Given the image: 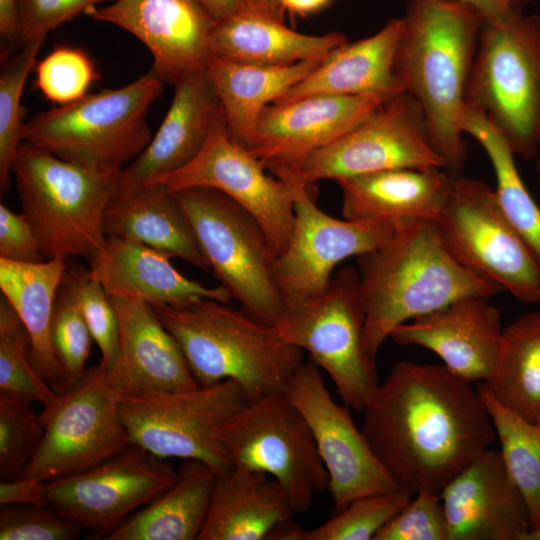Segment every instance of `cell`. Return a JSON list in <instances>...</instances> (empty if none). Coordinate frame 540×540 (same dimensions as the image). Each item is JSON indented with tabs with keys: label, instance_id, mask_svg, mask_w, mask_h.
<instances>
[{
	"label": "cell",
	"instance_id": "11",
	"mask_svg": "<svg viewBox=\"0 0 540 540\" xmlns=\"http://www.w3.org/2000/svg\"><path fill=\"white\" fill-rule=\"evenodd\" d=\"M248 402L227 379L184 391L122 393L119 409L131 444L164 459L202 461L219 474L231 466L220 431Z\"/></svg>",
	"mask_w": 540,
	"mask_h": 540
},
{
	"label": "cell",
	"instance_id": "40",
	"mask_svg": "<svg viewBox=\"0 0 540 540\" xmlns=\"http://www.w3.org/2000/svg\"><path fill=\"white\" fill-rule=\"evenodd\" d=\"M45 38L31 40L4 68L0 75V188L9 186L16 154L24 142L21 98L30 71L35 67L37 54Z\"/></svg>",
	"mask_w": 540,
	"mask_h": 540
},
{
	"label": "cell",
	"instance_id": "2",
	"mask_svg": "<svg viewBox=\"0 0 540 540\" xmlns=\"http://www.w3.org/2000/svg\"><path fill=\"white\" fill-rule=\"evenodd\" d=\"M402 18L395 72L424 111L444 170L460 175L467 159L465 92L482 18L454 0H408Z\"/></svg>",
	"mask_w": 540,
	"mask_h": 540
},
{
	"label": "cell",
	"instance_id": "29",
	"mask_svg": "<svg viewBox=\"0 0 540 540\" xmlns=\"http://www.w3.org/2000/svg\"><path fill=\"white\" fill-rule=\"evenodd\" d=\"M104 231L107 238L135 240L210 270L175 194L163 183L121 185L107 205Z\"/></svg>",
	"mask_w": 540,
	"mask_h": 540
},
{
	"label": "cell",
	"instance_id": "42",
	"mask_svg": "<svg viewBox=\"0 0 540 540\" xmlns=\"http://www.w3.org/2000/svg\"><path fill=\"white\" fill-rule=\"evenodd\" d=\"M64 278L100 350L99 365L109 371L116 363L119 348L118 319L110 297L89 269L81 266L67 268Z\"/></svg>",
	"mask_w": 540,
	"mask_h": 540
},
{
	"label": "cell",
	"instance_id": "49",
	"mask_svg": "<svg viewBox=\"0 0 540 540\" xmlns=\"http://www.w3.org/2000/svg\"><path fill=\"white\" fill-rule=\"evenodd\" d=\"M474 9L482 18L492 19L524 9L533 0H454Z\"/></svg>",
	"mask_w": 540,
	"mask_h": 540
},
{
	"label": "cell",
	"instance_id": "28",
	"mask_svg": "<svg viewBox=\"0 0 540 540\" xmlns=\"http://www.w3.org/2000/svg\"><path fill=\"white\" fill-rule=\"evenodd\" d=\"M295 513L283 487L268 474L231 465L217 475L197 540H264Z\"/></svg>",
	"mask_w": 540,
	"mask_h": 540
},
{
	"label": "cell",
	"instance_id": "31",
	"mask_svg": "<svg viewBox=\"0 0 540 540\" xmlns=\"http://www.w3.org/2000/svg\"><path fill=\"white\" fill-rule=\"evenodd\" d=\"M66 270L62 259L23 263L0 258L2 297L28 331L34 367L56 392L64 391L66 383L51 345L50 325Z\"/></svg>",
	"mask_w": 540,
	"mask_h": 540
},
{
	"label": "cell",
	"instance_id": "54",
	"mask_svg": "<svg viewBox=\"0 0 540 540\" xmlns=\"http://www.w3.org/2000/svg\"><path fill=\"white\" fill-rule=\"evenodd\" d=\"M524 540H540V527L536 530L530 531Z\"/></svg>",
	"mask_w": 540,
	"mask_h": 540
},
{
	"label": "cell",
	"instance_id": "50",
	"mask_svg": "<svg viewBox=\"0 0 540 540\" xmlns=\"http://www.w3.org/2000/svg\"><path fill=\"white\" fill-rule=\"evenodd\" d=\"M0 34L6 41H18V0H0Z\"/></svg>",
	"mask_w": 540,
	"mask_h": 540
},
{
	"label": "cell",
	"instance_id": "14",
	"mask_svg": "<svg viewBox=\"0 0 540 540\" xmlns=\"http://www.w3.org/2000/svg\"><path fill=\"white\" fill-rule=\"evenodd\" d=\"M122 392L100 365L42 407V442L26 474L45 482L94 467L131 444L120 415Z\"/></svg>",
	"mask_w": 540,
	"mask_h": 540
},
{
	"label": "cell",
	"instance_id": "43",
	"mask_svg": "<svg viewBox=\"0 0 540 540\" xmlns=\"http://www.w3.org/2000/svg\"><path fill=\"white\" fill-rule=\"evenodd\" d=\"M36 86L43 96L59 105L72 103L87 94L98 73L82 50L61 46L35 64Z\"/></svg>",
	"mask_w": 540,
	"mask_h": 540
},
{
	"label": "cell",
	"instance_id": "45",
	"mask_svg": "<svg viewBox=\"0 0 540 540\" xmlns=\"http://www.w3.org/2000/svg\"><path fill=\"white\" fill-rule=\"evenodd\" d=\"M81 530L51 505H5L0 510L1 540H72Z\"/></svg>",
	"mask_w": 540,
	"mask_h": 540
},
{
	"label": "cell",
	"instance_id": "39",
	"mask_svg": "<svg viewBox=\"0 0 540 540\" xmlns=\"http://www.w3.org/2000/svg\"><path fill=\"white\" fill-rule=\"evenodd\" d=\"M25 396L0 391V477L26 474L44 436L42 417Z\"/></svg>",
	"mask_w": 540,
	"mask_h": 540
},
{
	"label": "cell",
	"instance_id": "38",
	"mask_svg": "<svg viewBox=\"0 0 540 540\" xmlns=\"http://www.w3.org/2000/svg\"><path fill=\"white\" fill-rule=\"evenodd\" d=\"M0 391L25 396L42 407L58 393L34 367L28 331L4 297L0 301Z\"/></svg>",
	"mask_w": 540,
	"mask_h": 540
},
{
	"label": "cell",
	"instance_id": "21",
	"mask_svg": "<svg viewBox=\"0 0 540 540\" xmlns=\"http://www.w3.org/2000/svg\"><path fill=\"white\" fill-rule=\"evenodd\" d=\"M500 313L488 298L467 296L397 326L390 334L402 346L435 353L450 371L486 381L494 368L502 332Z\"/></svg>",
	"mask_w": 540,
	"mask_h": 540
},
{
	"label": "cell",
	"instance_id": "32",
	"mask_svg": "<svg viewBox=\"0 0 540 540\" xmlns=\"http://www.w3.org/2000/svg\"><path fill=\"white\" fill-rule=\"evenodd\" d=\"M218 473L185 460L174 483L128 517L107 540H193L205 523Z\"/></svg>",
	"mask_w": 540,
	"mask_h": 540
},
{
	"label": "cell",
	"instance_id": "36",
	"mask_svg": "<svg viewBox=\"0 0 540 540\" xmlns=\"http://www.w3.org/2000/svg\"><path fill=\"white\" fill-rule=\"evenodd\" d=\"M489 411L501 456L527 506L531 531L540 527V420L530 422L476 385Z\"/></svg>",
	"mask_w": 540,
	"mask_h": 540
},
{
	"label": "cell",
	"instance_id": "26",
	"mask_svg": "<svg viewBox=\"0 0 540 540\" xmlns=\"http://www.w3.org/2000/svg\"><path fill=\"white\" fill-rule=\"evenodd\" d=\"M172 257L141 242L108 237L90 259L89 270L108 295L140 299L150 305L181 306L200 298L228 303L227 290L189 279L170 262Z\"/></svg>",
	"mask_w": 540,
	"mask_h": 540
},
{
	"label": "cell",
	"instance_id": "52",
	"mask_svg": "<svg viewBox=\"0 0 540 540\" xmlns=\"http://www.w3.org/2000/svg\"><path fill=\"white\" fill-rule=\"evenodd\" d=\"M333 0H279L285 10L298 15L317 12Z\"/></svg>",
	"mask_w": 540,
	"mask_h": 540
},
{
	"label": "cell",
	"instance_id": "34",
	"mask_svg": "<svg viewBox=\"0 0 540 540\" xmlns=\"http://www.w3.org/2000/svg\"><path fill=\"white\" fill-rule=\"evenodd\" d=\"M479 383L522 418L540 420V309L503 328L492 373Z\"/></svg>",
	"mask_w": 540,
	"mask_h": 540
},
{
	"label": "cell",
	"instance_id": "56",
	"mask_svg": "<svg viewBox=\"0 0 540 540\" xmlns=\"http://www.w3.org/2000/svg\"><path fill=\"white\" fill-rule=\"evenodd\" d=\"M538 304H539V309H540V300H539Z\"/></svg>",
	"mask_w": 540,
	"mask_h": 540
},
{
	"label": "cell",
	"instance_id": "51",
	"mask_svg": "<svg viewBox=\"0 0 540 540\" xmlns=\"http://www.w3.org/2000/svg\"><path fill=\"white\" fill-rule=\"evenodd\" d=\"M213 19L220 22L248 8L244 0H195Z\"/></svg>",
	"mask_w": 540,
	"mask_h": 540
},
{
	"label": "cell",
	"instance_id": "9",
	"mask_svg": "<svg viewBox=\"0 0 540 540\" xmlns=\"http://www.w3.org/2000/svg\"><path fill=\"white\" fill-rule=\"evenodd\" d=\"M262 163L293 188L391 169H444L443 159L432 143L424 111L406 91L385 102L330 144L298 158Z\"/></svg>",
	"mask_w": 540,
	"mask_h": 540
},
{
	"label": "cell",
	"instance_id": "23",
	"mask_svg": "<svg viewBox=\"0 0 540 540\" xmlns=\"http://www.w3.org/2000/svg\"><path fill=\"white\" fill-rule=\"evenodd\" d=\"M169 109L143 152L122 170V185L149 184L191 162L214 129L225 120L223 106L207 67L174 85Z\"/></svg>",
	"mask_w": 540,
	"mask_h": 540
},
{
	"label": "cell",
	"instance_id": "13",
	"mask_svg": "<svg viewBox=\"0 0 540 540\" xmlns=\"http://www.w3.org/2000/svg\"><path fill=\"white\" fill-rule=\"evenodd\" d=\"M220 439L231 465L268 474L304 513L329 476L303 414L286 392L248 402L222 427Z\"/></svg>",
	"mask_w": 540,
	"mask_h": 540
},
{
	"label": "cell",
	"instance_id": "25",
	"mask_svg": "<svg viewBox=\"0 0 540 540\" xmlns=\"http://www.w3.org/2000/svg\"><path fill=\"white\" fill-rule=\"evenodd\" d=\"M342 215L397 229L417 221H436L451 189L452 175L440 167L384 170L337 181Z\"/></svg>",
	"mask_w": 540,
	"mask_h": 540
},
{
	"label": "cell",
	"instance_id": "53",
	"mask_svg": "<svg viewBox=\"0 0 540 540\" xmlns=\"http://www.w3.org/2000/svg\"><path fill=\"white\" fill-rule=\"evenodd\" d=\"M247 7L267 16L284 21L285 9L279 0H244Z\"/></svg>",
	"mask_w": 540,
	"mask_h": 540
},
{
	"label": "cell",
	"instance_id": "3",
	"mask_svg": "<svg viewBox=\"0 0 540 540\" xmlns=\"http://www.w3.org/2000/svg\"><path fill=\"white\" fill-rule=\"evenodd\" d=\"M357 258L365 312L363 344L374 361L397 326L463 297L490 298L503 291L450 254L434 221L405 225Z\"/></svg>",
	"mask_w": 540,
	"mask_h": 540
},
{
	"label": "cell",
	"instance_id": "41",
	"mask_svg": "<svg viewBox=\"0 0 540 540\" xmlns=\"http://www.w3.org/2000/svg\"><path fill=\"white\" fill-rule=\"evenodd\" d=\"M50 340L63 371L66 388H68L77 383L87 372L86 363L93 338L75 295L65 278L54 304Z\"/></svg>",
	"mask_w": 540,
	"mask_h": 540
},
{
	"label": "cell",
	"instance_id": "1",
	"mask_svg": "<svg viewBox=\"0 0 540 540\" xmlns=\"http://www.w3.org/2000/svg\"><path fill=\"white\" fill-rule=\"evenodd\" d=\"M362 412L375 456L413 495L440 493L496 439L477 388L445 365L396 362Z\"/></svg>",
	"mask_w": 540,
	"mask_h": 540
},
{
	"label": "cell",
	"instance_id": "30",
	"mask_svg": "<svg viewBox=\"0 0 540 540\" xmlns=\"http://www.w3.org/2000/svg\"><path fill=\"white\" fill-rule=\"evenodd\" d=\"M348 42L338 32L299 33L250 8L217 22L210 36L211 56L260 66H283L303 61H324Z\"/></svg>",
	"mask_w": 540,
	"mask_h": 540
},
{
	"label": "cell",
	"instance_id": "47",
	"mask_svg": "<svg viewBox=\"0 0 540 540\" xmlns=\"http://www.w3.org/2000/svg\"><path fill=\"white\" fill-rule=\"evenodd\" d=\"M0 258L23 263L44 261L37 235L22 213L0 204Z\"/></svg>",
	"mask_w": 540,
	"mask_h": 540
},
{
	"label": "cell",
	"instance_id": "19",
	"mask_svg": "<svg viewBox=\"0 0 540 540\" xmlns=\"http://www.w3.org/2000/svg\"><path fill=\"white\" fill-rule=\"evenodd\" d=\"M86 14L141 41L152 55L151 69L164 83L174 86L208 65L216 22L195 0H113Z\"/></svg>",
	"mask_w": 540,
	"mask_h": 540
},
{
	"label": "cell",
	"instance_id": "37",
	"mask_svg": "<svg viewBox=\"0 0 540 540\" xmlns=\"http://www.w3.org/2000/svg\"><path fill=\"white\" fill-rule=\"evenodd\" d=\"M403 489L365 496L312 529L292 521L277 529L270 540H374L376 534L411 500Z\"/></svg>",
	"mask_w": 540,
	"mask_h": 540
},
{
	"label": "cell",
	"instance_id": "18",
	"mask_svg": "<svg viewBox=\"0 0 540 540\" xmlns=\"http://www.w3.org/2000/svg\"><path fill=\"white\" fill-rule=\"evenodd\" d=\"M396 230L384 223L332 217L316 205L311 186L299 187L292 233L274 263L275 280L285 301L321 295L338 264L375 250Z\"/></svg>",
	"mask_w": 540,
	"mask_h": 540
},
{
	"label": "cell",
	"instance_id": "12",
	"mask_svg": "<svg viewBox=\"0 0 540 540\" xmlns=\"http://www.w3.org/2000/svg\"><path fill=\"white\" fill-rule=\"evenodd\" d=\"M435 223L447 250L462 266L520 302H539L540 262L486 182L452 176L450 193Z\"/></svg>",
	"mask_w": 540,
	"mask_h": 540
},
{
	"label": "cell",
	"instance_id": "4",
	"mask_svg": "<svg viewBox=\"0 0 540 540\" xmlns=\"http://www.w3.org/2000/svg\"><path fill=\"white\" fill-rule=\"evenodd\" d=\"M151 306L199 386L231 379L251 402L286 392L303 363V350L283 341L273 326L226 303L200 298L181 306Z\"/></svg>",
	"mask_w": 540,
	"mask_h": 540
},
{
	"label": "cell",
	"instance_id": "46",
	"mask_svg": "<svg viewBox=\"0 0 540 540\" xmlns=\"http://www.w3.org/2000/svg\"><path fill=\"white\" fill-rule=\"evenodd\" d=\"M113 0H18V41L22 45L45 38L48 32L98 3Z\"/></svg>",
	"mask_w": 540,
	"mask_h": 540
},
{
	"label": "cell",
	"instance_id": "8",
	"mask_svg": "<svg viewBox=\"0 0 540 540\" xmlns=\"http://www.w3.org/2000/svg\"><path fill=\"white\" fill-rule=\"evenodd\" d=\"M210 270L247 315L273 326L285 299L276 283V253L257 220L222 192L192 187L174 193Z\"/></svg>",
	"mask_w": 540,
	"mask_h": 540
},
{
	"label": "cell",
	"instance_id": "10",
	"mask_svg": "<svg viewBox=\"0 0 540 540\" xmlns=\"http://www.w3.org/2000/svg\"><path fill=\"white\" fill-rule=\"evenodd\" d=\"M364 324L358 271L344 267L321 295L286 300L273 327L283 341L311 354L346 405L362 411L379 384L376 361L364 349Z\"/></svg>",
	"mask_w": 540,
	"mask_h": 540
},
{
	"label": "cell",
	"instance_id": "55",
	"mask_svg": "<svg viewBox=\"0 0 540 540\" xmlns=\"http://www.w3.org/2000/svg\"><path fill=\"white\" fill-rule=\"evenodd\" d=\"M536 158H537V160H536V163H535V171H536L538 181H539V184H540V156L538 155Z\"/></svg>",
	"mask_w": 540,
	"mask_h": 540
},
{
	"label": "cell",
	"instance_id": "48",
	"mask_svg": "<svg viewBox=\"0 0 540 540\" xmlns=\"http://www.w3.org/2000/svg\"><path fill=\"white\" fill-rule=\"evenodd\" d=\"M0 505H49L46 482L30 475L1 480Z\"/></svg>",
	"mask_w": 540,
	"mask_h": 540
},
{
	"label": "cell",
	"instance_id": "33",
	"mask_svg": "<svg viewBox=\"0 0 540 540\" xmlns=\"http://www.w3.org/2000/svg\"><path fill=\"white\" fill-rule=\"evenodd\" d=\"M320 63L260 66L211 56L207 70L220 97L231 139L243 146L262 111Z\"/></svg>",
	"mask_w": 540,
	"mask_h": 540
},
{
	"label": "cell",
	"instance_id": "5",
	"mask_svg": "<svg viewBox=\"0 0 540 540\" xmlns=\"http://www.w3.org/2000/svg\"><path fill=\"white\" fill-rule=\"evenodd\" d=\"M122 170L82 166L20 145L11 173L45 260L89 261L105 245L104 214L122 185Z\"/></svg>",
	"mask_w": 540,
	"mask_h": 540
},
{
	"label": "cell",
	"instance_id": "20",
	"mask_svg": "<svg viewBox=\"0 0 540 540\" xmlns=\"http://www.w3.org/2000/svg\"><path fill=\"white\" fill-rule=\"evenodd\" d=\"M449 540H524L526 503L500 451L487 449L440 492Z\"/></svg>",
	"mask_w": 540,
	"mask_h": 540
},
{
	"label": "cell",
	"instance_id": "15",
	"mask_svg": "<svg viewBox=\"0 0 540 540\" xmlns=\"http://www.w3.org/2000/svg\"><path fill=\"white\" fill-rule=\"evenodd\" d=\"M178 470L135 444L85 471L46 482L49 505L107 537L176 480Z\"/></svg>",
	"mask_w": 540,
	"mask_h": 540
},
{
	"label": "cell",
	"instance_id": "35",
	"mask_svg": "<svg viewBox=\"0 0 540 540\" xmlns=\"http://www.w3.org/2000/svg\"><path fill=\"white\" fill-rule=\"evenodd\" d=\"M462 130L488 156L496 179L494 191L498 204L540 262V206L524 184L511 145L482 111L468 104L463 112Z\"/></svg>",
	"mask_w": 540,
	"mask_h": 540
},
{
	"label": "cell",
	"instance_id": "16",
	"mask_svg": "<svg viewBox=\"0 0 540 540\" xmlns=\"http://www.w3.org/2000/svg\"><path fill=\"white\" fill-rule=\"evenodd\" d=\"M266 170L261 160L231 139L225 119L191 162L155 182L173 193L207 187L227 195L257 220L278 256L292 233L298 188Z\"/></svg>",
	"mask_w": 540,
	"mask_h": 540
},
{
	"label": "cell",
	"instance_id": "17",
	"mask_svg": "<svg viewBox=\"0 0 540 540\" xmlns=\"http://www.w3.org/2000/svg\"><path fill=\"white\" fill-rule=\"evenodd\" d=\"M287 395L306 419L329 476L334 512L352 501L400 489L348 411L331 396L315 363H302Z\"/></svg>",
	"mask_w": 540,
	"mask_h": 540
},
{
	"label": "cell",
	"instance_id": "7",
	"mask_svg": "<svg viewBox=\"0 0 540 540\" xmlns=\"http://www.w3.org/2000/svg\"><path fill=\"white\" fill-rule=\"evenodd\" d=\"M466 104L482 111L516 156L540 151V16L524 9L482 20Z\"/></svg>",
	"mask_w": 540,
	"mask_h": 540
},
{
	"label": "cell",
	"instance_id": "24",
	"mask_svg": "<svg viewBox=\"0 0 540 540\" xmlns=\"http://www.w3.org/2000/svg\"><path fill=\"white\" fill-rule=\"evenodd\" d=\"M109 297L118 319L119 348L116 363L107 372L121 392L198 387L182 350L152 306L136 298Z\"/></svg>",
	"mask_w": 540,
	"mask_h": 540
},
{
	"label": "cell",
	"instance_id": "27",
	"mask_svg": "<svg viewBox=\"0 0 540 540\" xmlns=\"http://www.w3.org/2000/svg\"><path fill=\"white\" fill-rule=\"evenodd\" d=\"M403 18H393L373 35L337 47L306 78L272 104L315 95L375 96L385 101L404 92L395 72Z\"/></svg>",
	"mask_w": 540,
	"mask_h": 540
},
{
	"label": "cell",
	"instance_id": "44",
	"mask_svg": "<svg viewBox=\"0 0 540 540\" xmlns=\"http://www.w3.org/2000/svg\"><path fill=\"white\" fill-rule=\"evenodd\" d=\"M374 537V540H449L440 493L422 490Z\"/></svg>",
	"mask_w": 540,
	"mask_h": 540
},
{
	"label": "cell",
	"instance_id": "6",
	"mask_svg": "<svg viewBox=\"0 0 540 540\" xmlns=\"http://www.w3.org/2000/svg\"><path fill=\"white\" fill-rule=\"evenodd\" d=\"M163 84L151 69L123 87L37 113L24 124V141L75 164L121 170L152 139L147 112Z\"/></svg>",
	"mask_w": 540,
	"mask_h": 540
},
{
	"label": "cell",
	"instance_id": "22",
	"mask_svg": "<svg viewBox=\"0 0 540 540\" xmlns=\"http://www.w3.org/2000/svg\"><path fill=\"white\" fill-rule=\"evenodd\" d=\"M385 102L375 96L315 95L270 104L243 147L262 162L298 158L340 138Z\"/></svg>",
	"mask_w": 540,
	"mask_h": 540
}]
</instances>
